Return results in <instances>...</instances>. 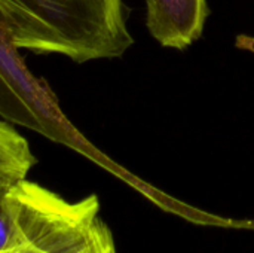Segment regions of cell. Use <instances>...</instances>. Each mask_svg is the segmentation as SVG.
<instances>
[{"label":"cell","instance_id":"cell-2","mask_svg":"<svg viewBox=\"0 0 254 253\" xmlns=\"http://www.w3.org/2000/svg\"><path fill=\"white\" fill-rule=\"evenodd\" d=\"M13 234L0 253H116L97 195L71 203L22 179L6 192Z\"/></svg>","mask_w":254,"mask_h":253},{"label":"cell","instance_id":"cell-4","mask_svg":"<svg viewBox=\"0 0 254 253\" xmlns=\"http://www.w3.org/2000/svg\"><path fill=\"white\" fill-rule=\"evenodd\" d=\"M146 25L164 48L185 51L199 40L210 16L207 0H146Z\"/></svg>","mask_w":254,"mask_h":253},{"label":"cell","instance_id":"cell-6","mask_svg":"<svg viewBox=\"0 0 254 253\" xmlns=\"http://www.w3.org/2000/svg\"><path fill=\"white\" fill-rule=\"evenodd\" d=\"M7 189H9V186L0 188V252L9 246V243L12 240V234H13L12 213H10L9 204H7V198H6Z\"/></svg>","mask_w":254,"mask_h":253},{"label":"cell","instance_id":"cell-5","mask_svg":"<svg viewBox=\"0 0 254 253\" xmlns=\"http://www.w3.org/2000/svg\"><path fill=\"white\" fill-rule=\"evenodd\" d=\"M36 164L30 145L12 124L0 121V188H7L27 177Z\"/></svg>","mask_w":254,"mask_h":253},{"label":"cell","instance_id":"cell-7","mask_svg":"<svg viewBox=\"0 0 254 253\" xmlns=\"http://www.w3.org/2000/svg\"><path fill=\"white\" fill-rule=\"evenodd\" d=\"M237 48L243 49V51H249L254 54V36H249V34H238L237 40H235Z\"/></svg>","mask_w":254,"mask_h":253},{"label":"cell","instance_id":"cell-3","mask_svg":"<svg viewBox=\"0 0 254 253\" xmlns=\"http://www.w3.org/2000/svg\"><path fill=\"white\" fill-rule=\"evenodd\" d=\"M18 51L0 9V118L85 152L89 143L64 116L48 84L27 69Z\"/></svg>","mask_w":254,"mask_h":253},{"label":"cell","instance_id":"cell-1","mask_svg":"<svg viewBox=\"0 0 254 253\" xmlns=\"http://www.w3.org/2000/svg\"><path fill=\"white\" fill-rule=\"evenodd\" d=\"M18 49L82 64L122 57L132 45L124 0H0Z\"/></svg>","mask_w":254,"mask_h":253}]
</instances>
